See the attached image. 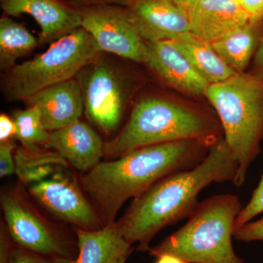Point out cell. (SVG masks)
<instances>
[{
  "mask_svg": "<svg viewBox=\"0 0 263 263\" xmlns=\"http://www.w3.org/2000/svg\"><path fill=\"white\" fill-rule=\"evenodd\" d=\"M175 1H176L180 6L182 7L183 9L187 12L189 15L191 13L194 7L195 6V5L197 4L199 0H175Z\"/></svg>",
  "mask_w": 263,
  "mask_h": 263,
  "instance_id": "31",
  "label": "cell"
},
{
  "mask_svg": "<svg viewBox=\"0 0 263 263\" xmlns=\"http://www.w3.org/2000/svg\"><path fill=\"white\" fill-rule=\"evenodd\" d=\"M102 53L91 34L81 27L51 43L37 57L10 69L3 89L10 101H25L39 91L74 79Z\"/></svg>",
  "mask_w": 263,
  "mask_h": 263,
  "instance_id": "6",
  "label": "cell"
},
{
  "mask_svg": "<svg viewBox=\"0 0 263 263\" xmlns=\"http://www.w3.org/2000/svg\"><path fill=\"white\" fill-rule=\"evenodd\" d=\"M24 102L39 109L43 126L50 133L79 120L84 110V95L77 78L46 88Z\"/></svg>",
  "mask_w": 263,
  "mask_h": 263,
  "instance_id": "14",
  "label": "cell"
},
{
  "mask_svg": "<svg viewBox=\"0 0 263 263\" xmlns=\"http://www.w3.org/2000/svg\"><path fill=\"white\" fill-rule=\"evenodd\" d=\"M238 170V162L221 138L196 167L170 175L133 199L118 221L124 238L131 245L137 243L138 252H148L158 232L195 214L203 189L213 183L233 182Z\"/></svg>",
  "mask_w": 263,
  "mask_h": 263,
  "instance_id": "1",
  "label": "cell"
},
{
  "mask_svg": "<svg viewBox=\"0 0 263 263\" xmlns=\"http://www.w3.org/2000/svg\"><path fill=\"white\" fill-rule=\"evenodd\" d=\"M127 9L146 42L175 41L190 32L187 12L175 0H133Z\"/></svg>",
  "mask_w": 263,
  "mask_h": 263,
  "instance_id": "11",
  "label": "cell"
},
{
  "mask_svg": "<svg viewBox=\"0 0 263 263\" xmlns=\"http://www.w3.org/2000/svg\"><path fill=\"white\" fill-rule=\"evenodd\" d=\"M233 237L238 241L263 240V216L259 220L246 223L239 229L235 230Z\"/></svg>",
  "mask_w": 263,
  "mask_h": 263,
  "instance_id": "24",
  "label": "cell"
},
{
  "mask_svg": "<svg viewBox=\"0 0 263 263\" xmlns=\"http://www.w3.org/2000/svg\"><path fill=\"white\" fill-rule=\"evenodd\" d=\"M190 32L213 43L250 22L236 0H199L189 14Z\"/></svg>",
  "mask_w": 263,
  "mask_h": 263,
  "instance_id": "15",
  "label": "cell"
},
{
  "mask_svg": "<svg viewBox=\"0 0 263 263\" xmlns=\"http://www.w3.org/2000/svg\"><path fill=\"white\" fill-rule=\"evenodd\" d=\"M50 164H43L21 176L31 195L57 219L75 228L92 231L105 227L74 176L62 165L54 167Z\"/></svg>",
  "mask_w": 263,
  "mask_h": 263,
  "instance_id": "7",
  "label": "cell"
},
{
  "mask_svg": "<svg viewBox=\"0 0 263 263\" xmlns=\"http://www.w3.org/2000/svg\"><path fill=\"white\" fill-rule=\"evenodd\" d=\"M15 163L11 142H2L0 143V176L3 178L15 174Z\"/></svg>",
  "mask_w": 263,
  "mask_h": 263,
  "instance_id": "25",
  "label": "cell"
},
{
  "mask_svg": "<svg viewBox=\"0 0 263 263\" xmlns=\"http://www.w3.org/2000/svg\"><path fill=\"white\" fill-rule=\"evenodd\" d=\"M236 1L239 2V3H241V0H236Z\"/></svg>",
  "mask_w": 263,
  "mask_h": 263,
  "instance_id": "33",
  "label": "cell"
},
{
  "mask_svg": "<svg viewBox=\"0 0 263 263\" xmlns=\"http://www.w3.org/2000/svg\"><path fill=\"white\" fill-rule=\"evenodd\" d=\"M13 120L16 125V138L23 145V148L30 152H39V145L47 142L50 132L43 126L39 109L34 105L24 110L15 112Z\"/></svg>",
  "mask_w": 263,
  "mask_h": 263,
  "instance_id": "21",
  "label": "cell"
},
{
  "mask_svg": "<svg viewBox=\"0 0 263 263\" xmlns=\"http://www.w3.org/2000/svg\"><path fill=\"white\" fill-rule=\"evenodd\" d=\"M5 226L16 246L47 257H72L73 243L35 209L20 188L1 195Z\"/></svg>",
  "mask_w": 263,
  "mask_h": 263,
  "instance_id": "8",
  "label": "cell"
},
{
  "mask_svg": "<svg viewBox=\"0 0 263 263\" xmlns=\"http://www.w3.org/2000/svg\"><path fill=\"white\" fill-rule=\"evenodd\" d=\"M219 117L173 100L146 98L135 105L127 122L104 143L105 157L118 158L132 151L160 143L197 140L215 144L222 138Z\"/></svg>",
  "mask_w": 263,
  "mask_h": 263,
  "instance_id": "3",
  "label": "cell"
},
{
  "mask_svg": "<svg viewBox=\"0 0 263 263\" xmlns=\"http://www.w3.org/2000/svg\"><path fill=\"white\" fill-rule=\"evenodd\" d=\"M250 73L263 79V38L254 55L253 67Z\"/></svg>",
  "mask_w": 263,
  "mask_h": 263,
  "instance_id": "30",
  "label": "cell"
},
{
  "mask_svg": "<svg viewBox=\"0 0 263 263\" xmlns=\"http://www.w3.org/2000/svg\"><path fill=\"white\" fill-rule=\"evenodd\" d=\"M213 145L197 140L169 142L132 151L100 162L81 178L104 224L115 221L119 209L170 175L189 171L207 157Z\"/></svg>",
  "mask_w": 263,
  "mask_h": 263,
  "instance_id": "2",
  "label": "cell"
},
{
  "mask_svg": "<svg viewBox=\"0 0 263 263\" xmlns=\"http://www.w3.org/2000/svg\"><path fill=\"white\" fill-rule=\"evenodd\" d=\"M96 59L78 74L90 122L105 133L117 129L126 105V86L115 67Z\"/></svg>",
  "mask_w": 263,
  "mask_h": 263,
  "instance_id": "9",
  "label": "cell"
},
{
  "mask_svg": "<svg viewBox=\"0 0 263 263\" xmlns=\"http://www.w3.org/2000/svg\"><path fill=\"white\" fill-rule=\"evenodd\" d=\"M78 10L81 27L91 34L102 52L146 63L147 43L135 27L127 8L99 5Z\"/></svg>",
  "mask_w": 263,
  "mask_h": 263,
  "instance_id": "10",
  "label": "cell"
},
{
  "mask_svg": "<svg viewBox=\"0 0 263 263\" xmlns=\"http://www.w3.org/2000/svg\"><path fill=\"white\" fill-rule=\"evenodd\" d=\"M171 41L210 85L222 82L238 73L221 60L213 48L212 43L191 32Z\"/></svg>",
  "mask_w": 263,
  "mask_h": 263,
  "instance_id": "18",
  "label": "cell"
},
{
  "mask_svg": "<svg viewBox=\"0 0 263 263\" xmlns=\"http://www.w3.org/2000/svg\"><path fill=\"white\" fill-rule=\"evenodd\" d=\"M243 209L239 197L233 194L205 199L182 228L148 253L156 258L169 254L185 263H245L232 243L235 221Z\"/></svg>",
  "mask_w": 263,
  "mask_h": 263,
  "instance_id": "4",
  "label": "cell"
},
{
  "mask_svg": "<svg viewBox=\"0 0 263 263\" xmlns=\"http://www.w3.org/2000/svg\"><path fill=\"white\" fill-rule=\"evenodd\" d=\"M205 97L220 121L224 141L238 164L233 181L245 183L251 164L260 153L263 140V79L239 72L211 84Z\"/></svg>",
  "mask_w": 263,
  "mask_h": 263,
  "instance_id": "5",
  "label": "cell"
},
{
  "mask_svg": "<svg viewBox=\"0 0 263 263\" xmlns=\"http://www.w3.org/2000/svg\"><path fill=\"white\" fill-rule=\"evenodd\" d=\"M56 151L80 171H89L100 163L104 155V143L88 124L77 120L70 125L51 132L44 145Z\"/></svg>",
  "mask_w": 263,
  "mask_h": 263,
  "instance_id": "16",
  "label": "cell"
},
{
  "mask_svg": "<svg viewBox=\"0 0 263 263\" xmlns=\"http://www.w3.org/2000/svg\"><path fill=\"white\" fill-rule=\"evenodd\" d=\"M7 16H32L41 29L39 41L54 42L81 27L79 10L63 0H0Z\"/></svg>",
  "mask_w": 263,
  "mask_h": 263,
  "instance_id": "12",
  "label": "cell"
},
{
  "mask_svg": "<svg viewBox=\"0 0 263 263\" xmlns=\"http://www.w3.org/2000/svg\"><path fill=\"white\" fill-rule=\"evenodd\" d=\"M37 45V41L22 24L4 15L0 19V64L2 68L11 69L19 58L25 56Z\"/></svg>",
  "mask_w": 263,
  "mask_h": 263,
  "instance_id": "20",
  "label": "cell"
},
{
  "mask_svg": "<svg viewBox=\"0 0 263 263\" xmlns=\"http://www.w3.org/2000/svg\"><path fill=\"white\" fill-rule=\"evenodd\" d=\"M73 260L67 257L41 255L15 246L12 250L9 263H73Z\"/></svg>",
  "mask_w": 263,
  "mask_h": 263,
  "instance_id": "23",
  "label": "cell"
},
{
  "mask_svg": "<svg viewBox=\"0 0 263 263\" xmlns=\"http://www.w3.org/2000/svg\"><path fill=\"white\" fill-rule=\"evenodd\" d=\"M16 125L13 119L2 114L0 116V142L10 141L13 137H16Z\"/></svg>",
  "mask_w": 263,
  "mask_h": 263,
  "instance_id": "28",
  "label": "cell"
},
{
  "mask_svg": "<svg viewBox=\"0 0 263 263\" xmlns=\"http://www.w3.org/2000/svg\"><path fill=\"white\" fill-rule=\"evenodd\" d=\"M262 38L263 22H249L212 45L221 60L239 73L245 72Z\"/></svg>",
  "mask_w": 263,
  "mask_h": 263,
  "instance_id": "19",
  "label": "cell"
},
{
  "mask_svg": "<svg viewBox=\"0 0 263 263\" xmlns=\"http://www.w3.org/2000/svg\"><path fill=\"white\" fill-rule=\"evenodd\" d=\"M263 212V174L257 187L254 190L252 198L247 205L243 207V210L235 219L234 232L239 229L246 223L252 220L254 216Z\"/></svg>",
  "mask_w": 263,
  "mask_h": 263,
  "instance_id": "22",
  "label": "cell"
},
{
  "mask_svg": "<svg viewBox=\"0 0 263 263\" xmlns=\"http://www.w3.org/2000/svg\"><path fill=\"white\" fill-rule=\"evenodd\" d=\"M241 5L250 18V22H263V0H241Z\"/></svg>",
  "mask_w": 263,
  "mask_h": 263,
  "instance_id": "27",
  "label": "cell"
},
{
  "mask_svg": "<svg viewBox=\"0 0 263 263\" xmlns=\"http://www.w3.org/2000/svg\"><path fill=\"white\" fill-rule=\"evenodd\" d=\"M74 230L79 253L73 263H124L133 252L118 221L98 230Z\"/></svg>",
  "mask_w": 263,
  "mask_h": 263,
  "instance_id": "17",
  "label": "cell"
},
{
  "mask_svg": "<svg viewBox=\"0 0 263 263\" xmlns=\"http://www.w3.org/2000/svg\"><path fill=\"white\" fill-rule=\"evenodd\" d=\"M12 240L6 226H2L0 233V263L10 262V255L13 248L11 245Z\"/></svg>",
  "mask_w": 263,
  "mask_h": 263,
  "instance_id": "29",
  "label": "cell"
},
{
  "mask_svg": "<svg viewBox=\"0 0 263 263\" xmlns=\"http://www.w3.org/2000/svg\"><path fill=\"white\" fill-rule=\"evenodd\" d=\"M67 4L76 8L99 5H113L127 8L133 0H63Z\"/></svg>",
  "mask_w": 263,
  "mask_h": 263,
  "instance_id": "26",
  "label": "cell"
},
{
  "mask_svg": "<svg viewBox=\"0 0 263 263\" xmlns=\"http://www.w3.org/2000/svg\"><path fill=\"white\" fill-rule=\"evenodd\" d=\"M145 65L169 86L184 94L205 96L210 84L202 77L171 41L146 42Z\"/></svg>",
  "mask_w": 263,
  "mask_h": 263,
  "instance_id": "13",
  "label": "cell"
},
{
  "mask_svg": "<svg viewBox=\"0 0 263 263\" xmlns=\"http://www.w3.org/2000/svg\"><path fill=\"white\" fill-rule=\"evenodd\" d=\"M157 259L155 263H185L177 257L169 255V254H164V255L157 257Z\"/></svg>",
  "mask_w": 263,
  "mask_h": 263,
  "instance_id": "32",
  "label": "cell"
}]
</instances>
